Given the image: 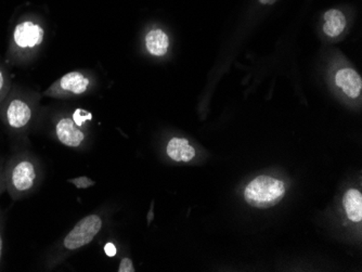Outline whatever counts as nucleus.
<instances>
[{"instance_id":"1","label":"nucleus","mask_w":362,"mask_h":272,"mask_svg":"<svg viewBox=\"0 0 362 272\" xmlns=\"http://www.w3.org/2000/svg\"><path fill=\"white\" fill-rule=\"evenodd\" d=\"M6 189L12 198L19 199L35 188L38 167L32 158L24 156L14 160L5 172Z\"/></svg>"},{"instance_id":"2","label":"nucleus","mask_w":362,"mask_h":272,"mask_svg":"<svg viewBox=\"0 0 362 272\" xmlns=\"http://www.w3.org/2000/svg\"><path fill=\"white\" fill-rule=\"evenodd\" d=\"M286 192L284 182L262 175L246 186L244 198L251 206L269 208L278 204L286 196Z\"/></svg>"},{"instance_id":"3","label":"nucleus","mask_w":362,"mask_h":272,"mask_svg":"<svg viewBox=\"0 0 362 272\" xmlns=\"http://www.w3.org/2000/svg\"><path fill=\"white\" fill-rule=\"evenodd\" d=\"M103 221L99 215H88L81 218L74 228L65 235L63 247L73 252L86 247L93 242L98 233L103 229Z\"/></svg>"},{"instance_id":"4","label":"nucleus","mask_w":362,"mask_h":272,"mask_svg":"<svg viewBox=\"0 0 362 272\" xmlns=\"http://www.w3.org/2000/svg\"><path fill=\"white\" fill-rule=\"evenodd\" d=\"M90 81L81 72L68 73L61 77L58 82L46 91V95L58 97L61 95H78L86 93Z\"/></svg>"},{"instance_id":"5","label":"nucleus","mask_w":362,"mask_h":272,"mask_svg":"<svg viewBox=\"0 0 362 272\" xmlns=\"http://www.w3.org/2000/svg\"><path fill=\"white\" fill-rule=\"evenodd\" d=\"M45 32L42 28L30 21L22 22L14 30L13 40L20 48H35L44 40Z\"/></svg>"},{"instance_id":"6","label":"nucleus","mask_w":362,"mask_h":272,"mask_svg":"<svg viewBox=\"0 0 362 272\" xmlns=\"http://www.w3.org/2000/svg\"><path fill=\"white\" fill-rule=\"evenodd\" d=\"M56 135L59 141L69 148H79L86 140V134L70 117L61 119L57 123Z\"/></svg>"},{"instance_id":"7","label":"nucleus","mask_w":362,"mask_h":272,"mask_svg":"<svg viewBox=\"0 0 362 272\" xmlns=\"http://www.w3.org/2000/svg\"><path fill=\"white\" fill-rule=\"evenodd\" d=\"M7 123L13 129H22L28 126L32 119V110L28 103L20 99H14L8 105Z\"/></svg>"},{"instance_id":"8","label":"nucleus","mask_w":362,"mask_h":272,"mask_svg":"<svg viewBox=\"0 0 362 272\" xmlns=\"http://www.w3.org/2000/svg\"><path fill=\"white\" fill-rule=\"evenodd\" d=\"M335 83L351 98H358L361 93V77L353 69L339 70L335 75Z\"/></svg>"},{"instance_id":"9","label":"nucleus","mask_w":362,"mask_h":272,"mask_svg":"<svg viewBox=\"0 0 362 272\" xmlns=\"http://www.w3.org/2000/svg\"><path fill=\"white\" fill-rule=\"evenodd\" d=\"M166 153L173 161L188 163L194 158L195 149L188 140L184 138H173L168 141Z\"/></svg>"},{"instance_id":"10","label":"nucleus","mask_w":362,"mask_h":272,"mask_svg":"<svg viewBox=\"0 0 362 272\" xmlns=\"http://www.w3.org/2000/svg\"><path fill=\"white\" fill-rule=\"evenodd\" d=\"M146 49L152 56L162 57L168 54L170 40L162 30H150L146 37Z\"/></svg>"},{"instance_id":"11","label":"nucleus","mask_w":362,"mask_h":272,"mask_svg":"<svg viewBox=\"0 0 362 272\" xmlns=\"http://www.w3.org/2000/svg\"><path fill=\"white\" fill-rule=\"evenodd\" d=\"M325 21L323 32L330 37L341 35L346 28V18L337 9H331L325 12Z\"/></svg>"},{"instance_id":"12","label":"nucleus","mask_w":362,"mask_h":272,"mask_svg":"<svg viewBox=\"0 0 362 272\" xmlns=\"http://www.w3.org/2000/svg\"><path fill=\"white\" fill-rule=\"evenodd\" d=\"M343 205L351 221L360 223L362 220V196L359 191L356 189L347 191L344 196Z\"/></svg>"},{"instance_id":"13","label":"nucleus","mask_w":362,"mask_h":272,"mask_svg":"<svg viewBox=\"0 0 362 272\" xmlns=\"http://www.w3.org/2000/svg\"><path fill=\"white\" fill-rule=\"evenodd\" d=\"M93 119V115L89 112L85 111V110H76L74 112V114H73V121L75 122L78 127H81V126H84V124L86 122L90 121Z\"/></svg>"},{"instance_id":"14","label":"nucleus","mask_w":362,"mask_h":272,"mask_svg":"<svg viewBox=\"0 0 362 272\" xmlns=\"http://www.w3.org/2000/svg\"><path fill=\"white\" fill-rule=\"evenodd\" d=\"M69 182L74 184V186L78 189L90 188V187H93L95 184V182H93V179L86 177V176H79V177L73 178V179L69 180Z\"/></svg>"},{"instance_id":"15","label":"nucleus","mask_w":362,"mask_h":272,"mask_svg":"<svg viewBox=\"0 0 362 272\" xmlns=\"http://www.w3.org/2000/svg\"><path fill=\"white\" fill-rule=\"evenodd\" d=\"M119 272H134L135 271V268H134L133 261H132V259H123L121 261V264H119Z\"/></svg>"},{"instance_id":"16","label":"nucleus","mask_w":362,"mask_h":272,"mask_svg":"<svg viewBox=\"0 0 362 272\" xmlns=\"http://www.w3.org/2000/svg\"><path fill=\"white\" fill-rule=\"evenodd\" d=\"M105 252L107 256L113 257V256L117 255V247H115L113 243H107V245L105 247Z\"/></svg>"},{"instance_id":"17","label":"nucleus","mask_w":362,"mask_h":272,"mask_svg":"<svg viewBox=\"0 0 362 272\" xmlns=\"http://www.w3.org/2000/svg\"><path fill=\"white\" fill-rule=\"evenodd\" d=\"M6 190V178L5 172L0 167V196L3 194L4 191Z\"/></svg>"},{"instance_id":"18","label":"nucleus","mask_w":362,"mask_h":272,"mask_svg":"<svg viewBox=\"0 0 362 272\" xmlns=\"http://www.w3.org/2000/svg\"><path fill=\"white\" fill-rule=\"evenodd\" d=\"M4 85H5V77H4L3 72L0 71V93L3 90Z\"/></svg>"},{"instance_id":"19","label":"nucleus","mask_w":362,"mask_h":272,"mask_svg":"<svg viewBox=\"0 0 362 272\" xmlns=\"http://www.w3.org/2000/svg\"><path fill=\"white\" fill-rule=\"evenodd\" d=\"M276 1H278V0H259V3L262 4V5H272Z\"/></svg>"},{"instance_id":"20","label":"nucleus","mask_w":362,"mask_h":272,"mask_svg":"<svg viewBox=\"0 0 362 272\" xmlns=\"http://www.w3.org/2000/svg\"><path fill=\"white\" fill-rule=\"evenodd\" d=\"M1 249H3V241H1V235H0V259H1Z\"/></svg>"}]
</instances>
